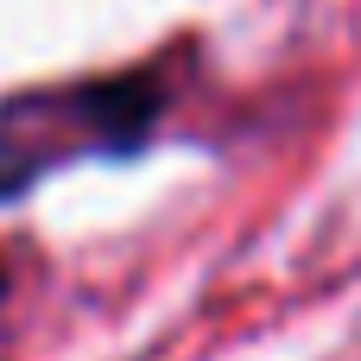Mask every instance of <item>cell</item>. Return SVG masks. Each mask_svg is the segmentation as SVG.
<instances>
[{
  "label": "cell",
  "instance_id": "cell-1",
  "mask_svg": "<svg viewBox=\"0 0 361 361\" xmlns=\"http://www.w3.org/2000/svg\"><path fill=\"white\" fill-rule=\"evenodd\" d=\"M0 298H6V260H0Z\"/></svg>",
  "mask_w": 361,
  "mask_h": 361
}]
</instances>
